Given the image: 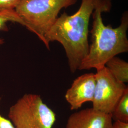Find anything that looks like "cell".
Segmentation results:
<instances>
[{
    "instance_id": "cell-9",
    "label": "cell",
    "mask_w": 128,
    "mask_h": 128,
    "mask_svg": "<svg viewBox=\"0 0 128 128\" xmlns=\"http://www.w3.org/2000/svg\"><path fill=\"white\" fill-rule=\"evenodd\" d=\"M110 115L115 122L128 123V87L115 106Z\"/></svg>"
},
{
    "instance_id": "cell-2",
    "label": "cell",
    "mask_w": 128,
    "mask_h": 128,
    "mask_svg": "<svg viewBox=\"0 0 128 128\" xmlns=\"http://www.w3.org/2000/svg\"><path fill=\"white\" fill-rule=\"evenodd\" d=\"M110 7V0H102L94 10L91 44L78 70L100 68L112 58L128 52V12L124 13L119 26L113 28L110 25H105L102 17V13L109 11Z\"/></svg>"
},
{
    "instance_id": "cell-6",
    "label": "cell",
    "mask_w": 128,
    "mask_h": 128,
    "mask_svg": "<svg viewBox=\"0 0 128 128\" xmlns=\"http://www.w3.org/2000/svg\"><path fill=\"white\" fill-rule=\"evenodd\" d=\"M96 84V74H83L74 80L64 97L71 110H78L82 104L93 100Z\"/></svg>"
},
{
    "instance_id": "cell-4",
    "label": "cell",
    "mask_w": 128,
    "mask_h": 128,
    "mask_svg": "<svg viewBox=\"0 0 128 128\" xmlns=\"http://www.w3.org/2000/svg\"><path fill=\"white\" fill-rule=\"evenodd\" d=\"M9 120L15 128H52L54 112L38 94H25L10 108Z\"/></svg>"
},
{
    "instance_id": "cell-13",
    "label": "cell",
    "mask_w": 128,
    "mask_h": 128,
    "mask_svg": "<svg viewBox=\"0 0 128 128\" xmlns=\"http://www.w3.org/2000/svg\"><path fill=\"white\" fill-rule=\"evenodd\" d=\"M111 128H128V123L120 122H114L112 123Z\"/></svg>"
},
{
    "instance_id": "cell-10",
    "label": "cell",
    "mask_w": 128,
    "mask_h": 128,
    "mask_svg": "<svg viewBox=\"0 0 128 128\" xmlns=\"http://www.w3.org/2000/svg\"><path fill=\"white\" fill-rule=\"evenodd\" d=\"M9 22L19 23L24 26V23L15 10L0 12V30L7 31L6 23Z\"/></svg>"
},
{
    "instance_id": "cell-12",
    "label": "cell",
    "mask_w": 128,
    "mask_h": 128,
    "mask_svg": "<svg viewBox=\"0 0 128 128\" xmlns=\"http://www.w3.org/2000/svg\"><path fill=\"white\" fill-rule=\"evenodd\" d=\"M1 98L0 97V102ZM0 128H15L9 119L2 116L0 114Z\"/></svg>"
},
{
    "instance_id": "cell-3",
    "label": "cell",
    "mask_w": 128,
    "mask_h": 128,
    "mask_svg": "<svg viewBox=\"0 0 128 128\" xmlns=\"http://www.w3.org/2000/svg\"><path fill=\"white\" fill-rule=\"evenodd\" d=\"M78 0H20L15 10L24 26L46 43V38L61 10L76 4Z\"/></svg>"
},
{
    "instance_id": "cell-14",
    "label": "cell",
    "mask_w": 128,
    "mask_h": 128,
    "mask_svg": "<svg viewBox=\"0 0 128 128\" xmlns=\"http://www.w3.org/2000/svg\"><path fill=\"white\" fill-rule=\"evenodd\" d=\"M4 43V40L3 39H0V46Z\"/></svg>"
},
{
    "instance_id": "cell-5",
    "label": "cell",
    "mask_w": 128,
    "mask_h": 128,
    "mask_svg": "<svg viewBox=\"0 0 128 128\" xmlns=\"http://www.w3.org/2000/svg\"><path fill=\"white\" fill-rule=\"evenodd\" d=\"M96 71L92 108L110 114L128 86L115 78L105 66Z\"/></svg>"
},
{
    "instance_id": "cell-8",
    "label": "cell",
    "mask_w": 128,
    "mask_h": 128,
    "mask_svg": "<svg viewBox=\"0 0 128 128\" xmlns=\"http://www.w3.org/2000/svg\"><path fill=\"white\" fill-rule=\"evenodd\" d=\"M115 78L124 83L128 82V63L115 56L110 59L105 65Z\"/></svg>"
},
{
    "instance_id": "cell-11",
    "label": "cell",
    "mask_w": 128,
    "mask_h": 128,
    "mask_svg": "<svg viewBox=\"0 0 128 128\" xmlns=\"http://www.w3.org/2000/svg\"><path fill=\"white\" fill-rule=\"evenodd\" d=\"M20 0H0V12L15 10Z\"/></svg>"
},
{
    "instance_id": "cell-1",
    "label": "cell",
    "mask_w": 128,
    "mask_h": 128,
    "mask_svg": "<svg viewBox=\"0 0 128 128\" xmlns=\"http://www.w3.org/2000/svg\"><path fill=\"white\" fill-rule=\"evenodd\" d=\"M102 0H82L78 11L72 15L64 12L58 17L46 38V48L50 50L51 42L63 46L70 71L74 73L87 56L89 23L97 6Z\"/></svg>"
},
{
    "instance_id": "cell-7",
    "label": "cell",
    "mask_w": 128,
    "mask_h": 128,
    "mask_svg": "<svg viewBox=\"0 0 128 128\" xmlns=\"http://www.w3.org/2000/svg\"><path fill=\"white\" fill-rule=\"evenodd\" d=\"M112 123L110 114L91 108L70 115L65 128H111Z\"/></svg>"
}]
</instances>
